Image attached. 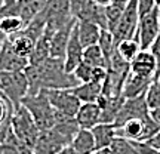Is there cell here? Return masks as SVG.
I'll return each instance as SVG.
<instances>
[{
	"instance_id": "7bdbcfd3",
	"label": "cell",
	"mask_w": 160,
	"mask_h": 154,
	"mask_svg": "<svg viewBox=\"0 0 160 154\" xmlns=\"http://www.w3.org/2000/svg\"><path fill=\"white\" fill-rule=\"evenodd\" d=\"M5 39H6L5 36H3V34H0V49H2V45H3V42H5Z\"/></svg>"
},
{
	"instance_id": "ffe728a7",
	"label": "cell",
	"mask_w": 160,
	"mask_h": 154,
	"mask_svg": "<svg viewBox=\"0 0 160 154\" xmlns=\"http://www.w3.org/2000/svg\"><path fill=\"white\" fill-rule=\"evenodd\" d=\"M76 30L77 36L83 47L98 45V40L101 36V27L98 24L88 22V21H76Z\"/></svg>"
},
{
	"instance_id": "ab89813d",
	"label": "cell",
	"mask_w": 160,
	"mask_h": 154,
	"mask_svg": "<svg viewBox=\"0 0 160 154\" xmlns=\"http://www.w3.org/2000/svg\"><path fill=\"white\" fill-rule=\"evenodd\" d=\"M95 3H98L99 6H102V7H105V6H108V5H111L114 0H93Z\"/></svg>"
},
{
	"instance_id": "ba28073f",
	"label": "cell",
	"mask_w": 160,
	"mask_h": 154,
	"mask_svg": "<svg viewBox=\"0 0 160 154\" xmlns=\"http://www.w3.org/2000/svg\"><path fill=\"white\" fill-rule=\"evenodd\" d=\"M160 31V9L154 7L153 11L139 18L137 28V34H135V40H137L141 51H148L151 43L156 40L157 34Z\"/></svg>"
},
{
	"instance_id": "e575fe53",
	"label": "cell",
	"mask_w": 160,
	"mask_h": 154,
	"mask_svg": "<svg viewBox=\"0 0 160 154\" xmlns=\"http://www.w3.org/2000/svg\"><path fill=\"white\" fill-rule=\"evenodd\" d=\"M137 5H138V15H139V18L150 13L156 7L154 0H137Z\"/></svg>"
},
{
	"instance_id": "d6a6232c",
	"label": "cell",
	"mask_w": 160,
	"mask_h": 154,
	"mask_svg": "<svg viewBox=\"0 0 160 154\" xmlns=\"http://www.w3.org/2000/svg\"><path fill=\"white\" fill-rule=\"evenodd\" d=\"M93 68L89 64L82 62L76 67V70L73 71V74L76 76V79L79 80V83H88V82H93Z\"/></svg>"
},
{
	"instance_id": "9c48e42d",
	"label": "cell",
	"mask_w": 160,
	"mask_h": 154,
	"mask_svg": "<svg viewBox=\"0 0 160 154\" xmlns=\"http://www.w3.org/2000/svg\"><path fill=\"white\" fill-rule=\"evenodd\" d=\"M138 22H139V15H138L137 0H129L126 3L125 11L122 13V18H120L119 24H117L114 33H113L116 45H119L122 40L135 39Z\"/></svg>"
},
{
	"instance_id": "3957f363",
	"label": "cell",
	"mask_w": 160,
	"mask_h": 154,
	"mask_svg": "<svg viewBox=\"0 0 160 154\" xmlns=\"http://www.w3.org/2000/svg\"><path fill=\"white\" fill-rule=\"evenodd\" d=\"M0 92L13 107H19L21 101L28 95V80L24 71H0Z\"/></svg>"
},
{
	"instance_id": "7402d4cb",
	"label": "cell",
	"mask_w": 160,
	"mask_h": 154,
	"mask_svg": "<svg viewBox=\"0 0 160 154\" xmlns=\"http://www.w3.org/2000/svg\"><path fill=\"white\" fill-rule=\"evenodd\" d=\"M70 145L77 154H92L97 151L95 139L91 129H80Z\"/></svg>"
},
{
	"instance_id": "7c38bea8",
	"label": "cell",
	"mask_w": 160,
	"mask_h": 154,
	"mask_svg": "<svg viewBox=\"0 0 160 154\" xmlns=\"http://www.w3.org/2000/svg\"><path fill=\"white\" fill-rule=\"evenodd\" d=\"M28 59L19 57L13 51L8 37L5 39L0 49V71H24L28 67Z\"/></svg>"
},
{
	"instance_id": "f1b7e54d",
	"label": "cell",
	"mask_w": 160,
	"mask_h": 154,
	"mask_svg": "<svg viewBox=\"0 0 160 154\" xmlns=\"http://www.w3.org/2000/svg\"><path fill=\"white\" fill-rule=\"evenodd\" d=\"M116 51L119 53V57L126 61V62H131L133 58L137 57L139 51H141V46L138 43L135 39H126V40H122L117 47H116Z\"/></svg>"
},
{
	"instance_id": "f35d334b",
	"label": "cell",
	"mask_w": 160,
	"mask_h": 154,
	"mask_svg": "<svg viewBox=\"0 0 160 154\" xmlns=\"http://www.w3.org/2000/svg\"><path fill=\"white\" fill-rule=\"evenodd\" d=\"M57 154H77L74 151V150L71 148V145H68V147H65V148H62L59 153H57Z\"/></svg>"
},
{
	"instance_id": "5bb4252c",
	"label": "cell",
	"mask_w": 160,
	"mask_h": 154,
	"mask_svg": "<svg viewBox=\"0 0 160 154\" xmlns=\"http://www.w3.org/2000/svg\"><path fill=\"white\" fill-rule=\"evenodd\" d=\"M83 51H85V47L80 43L79 36H77V30H76V24H74V28L71 31L68 45H67V49H65V58H64V65H65V70L68 73H73L76 70V67L83 61Z\"/></svg>"
},
{
	"instance_id": "b9f144b4",
	"label": "cell",
	"mask_w": 160,
	"mask_h": 154,
	"mask_svg": "<svg viewBox=\"0 0 160 154\" xmlns=\"http://www.w3.org/2000/svg\"><path fill=\"white\" fill-rule=\"evenodd\" d=\"M17 2H18V0H5V5H3V6H13Z\"/></svg>"
},
{
	"instance_id": "603a6c76",
	"label": "cell",
	"mask_w": 160,
	"mask_h": 154,
	"mask_svg": "<svg viewBox=\"0 0 160 154\" xmlns=\"http://www.w3.org/2000/svg\"><path fill=\"white\" fill-rule=\"evenodd\" d=\"M46 0H18L15 3V11H17V15H19L28 24L43 9Z\"/></svg>"
},
{
	"instance_id": "cb8c5ba5",
	"label": "cell",
	"mask_w": 160,
	"mask_h": 154,
	"mask_svg": "<svg viewBox=\"0 0 160 154\" xmlns=\"http://www.w3.org/2000/svg\"><path fill=\"white\" fill-rule=\"evenodd\" d=\"M13 104L0 92V142L5 141L8 132L11 129V120L13 114Z\"/></svg>"
},
{
	"instance_id": "ee69618b",
	"label": "cell",
	"mask_w": 160,
	"mask_h": 154,
	"mask_svg": "<svg viewBox=\"0 0 160 154\" xmlns=\"http://www.w3.org/2000/svg\"><path fill=\"white\" fill-rule=\"evenodd\" d=\"M154 3H156V7L160 9V0H154Z\"/></svg>"
},
{
	"instance_id": "44dd1931",
	"label": "cell",
	"mask_w": 160,
	"mask_h": 154,
	"mask_svg": "<svg viewBox=\"0 0 160 154\" xmlns=\"http://www.w3.org/2000/svg\"><path fill=\"white\" fill-rule=\"evenodd\" d=\"M71 91L80 99V102H97L98 98L102 95V83L98 82L79 83L77 86L71 87Z\"/></svg>"
},
{
	"instance_id": "f546056e",
	"label": "cell",
	"mask_w": 160,
	"mask_h": 154,
	"mask_svg": "<svg viewBox=\"0 0 160 154\" xmlns=\"http://www.w3.org/2000/svg\"><path fill=\"white\" fill-rule=\"evenodd\" d=\"M98 46L101 47V51H102V53L105 55V58L110 61L111 55L116 52V47H117L113 33L108 31V30H101V36H99V40H98Z\"/></svg>"
},
{
	"instance_id": "1f68e13d",
	"label": "cell",
	"mask_w": 160,
	"mask_h": 154,
	"mask_svg": "<svg viewBox=\"0 0 160 154\" xmlns=\"http://www.w3.org/2000/svg\"><path fill=\"white\" fill-rule=\"evenodd\" d=\"M110 150L113 151V154H138L133 142L122 137L116 138L114 142L110 145Z\"/></svg>"
},
{
	"instance_id": "30bf717a",
	"label": "cell",
	"mask_w": 160,
	"mask_h": 154,
	"mask_svg": "<svg viewBox=\"0 0 160 154\" xmlns=\"http://www.w3.org/2000/svg\"><path fill=\"white\" fill-rule=\"evenodd\" d=\"M70 142L52 126L51 129L40 131L37 141L33 147L34 154H57L62 148L68 147Z\"/></svg>"
},
{
	"instance_id": "60d3db41",
	"label": "cell",
	"mask_w": 160,
	"mask_h": 154,
	"mask_svg": "<svg viewBox=\"0 0 160 154\" xmlns=\"http://www.w3.org/2000/svg\"><path fill=\"white\" fill-rule=\"evenodd\" d=\"M92 154H113V151L110 148H102V150H97L95 153H92Z\"/></svg>"
},
{
	"instance_id": "2e32d148",
	"label": "cell",
	"mask_w": 160,
	"mask_h": 154,
	"mask_svg": "<svg viewBox=\"0 0 160 154\" xmlns=\"http://www.w3.org/2000/svg\"><path fill=\"white\" fill-rule=\"evenodd\" d=\"M123 102H125V97L123 95H119V97L101 95L98 98L97 104L101 108V123H114V120L117 117V114H119Z\"/></svg>"
},
{
	"instance_id": "5b68a950",
	"label": "cell",
	"mask_w": 160,
	"mask_h": 154,
	"mask_svg": "<svg viewBox=\"0 0 160 154\" xmlns=\"http://www.w3.org/2000/svg\"><path fill=\"white\" fill-rule=\"evenodd\" d=\"M40 13L45 18L46 30H51L53 33L65 24L74 21V17L71 15L70 0H46Z\"/></svg>"
},
{
	"instance_id": "4dcf8cb0",
	"label": "cell",
	"mask_w": 160,
	"mask_h": 154,
	"mask_svg": "<svg viewBox=\"0 0 160 154\" xmlns=\"http://www.w3.org/2000/svg\"><path fill=\"white\" fill-rule=\"evenodd\" d=\"M145 99L150 111L156 108H160V76L153 80V83L145 92Z\"/></svg>"
},
{
	"instance_id": "74e56055",
	"label": "cell",
	"mask_w": 160,
	"mask_h": 154,
	"mask_svg": "<svg viewBox=\"0 0 160 154\" xmlns=\"http://www.w3.org/2000/svg\"><path fill=\"white\" fill-rule=\"evenodd\" d=\"M145 142L148 144V145H151V147H154L156 150H159L160 151V132H157L153 138H150L148 141H145Z\"/></svg>"
},
{
	"instance_id": "8992f818",
	"label": "cell",
	"mask_w": 160,
	"mask_h": 154,
	"mask_svg": "<svg viewBox=\"0 0 160 154\" xmlns=\"http://www.w3.org/2000/svg\"><path fill=\"white\" fill-rule=\"evenodd\" d=\"M43 91H46L49 102L55 110V116L76 117L82 102L71 89H43Z\"/></svg>"
},
{
	"instance_id": "9a60e30c",
	"label": "cell",
	"mask_w": 160,
	"mask_h": 154,
	"mask_svg": "<svg viewBox=\"0 0 160 154\" xmlns=\"http://www.w3.org/2000/svg\"><path fill=\"white\" fill-rule=\"evenodd\" d=\"M74 24H76V19L68 24H65L61 28H58L52 34L51 37V57L52 58H61V59L65 58V49H67V45H68L71 31L74 28Z\"/></svg>"
},
{
	"instance_id": "ac0fdd59",
	"label": "cell",
	"mask_w": 160,
	"mask_h": 154,
	"mask_svg": "<svg viewBox=\"0 0 160 154\" xmlns=\"http://www.w3.org/2000/svg\"><path fill=\"white\" fill-rule=\"evenodd\" d=\"M76 120L82 129H92L101 123V108L97 102H82Z\"/></svg>"
},
{
	"instance_id": "d4e9b609",
	"label": "cell",
	"mask_w": 160,
	"mask_h": 154,
	"mask_svg": "<svg viewBox=\"0 0 160 154\" xmlns=\"http://www.w3.org/2000/svg\"><path fill=\"white\" fill-rule=\"evenodd\" d=\"M8 40H9L11 46L13 47V51L17 52L19 57L30 59L31 53H33V51H34L36 43L30 39L28 36H25L22 31H21V33H18V34H15V36L8 37Z\"/></svg>"
},
{
	"instance_id": "6da1fadb",
	"label": "cell",
	"mask_w": 160,
	"mask_h": 154,
	"mask_svg": "<svg viewBox=\"0 0 160 154\" xmlns=\"http://www.w3.org/2000/svg\"><path fill=\"white\" fill-rule=\"evenodd\" d=\"M28 80V95H36L43 89H71L79 85L73 73H68L64 59L52 58L39 64H28L24 70Z\"/></svg>"
},
{
	"instance_id": "d590c367",
	"label": "cell",
	"mask_w": 160,
	"mask_h": 154,
	"mask_svg": "<svg viewBox=\"0 0 160 154\" xmlns=\"http://www.w3.org/2000/svg\"><path fill=\"white\" fill-rule=\"evenodd\" d=\"M132 142L135 145L138 154H160L159 150H156L154 147L148 145L147 142H135V141H132Z\"/></svg>"
},
{
	"instance_id": "e0dca14e",
	"label": "cell",
	"mask_w": 160,
	"mask_h": 154,
	"mask_svg": "<svg viewBox=\"0 0 160 154\" xmlns=\"http://www.w3.org/2000/svg\"><path fill=\"white\" fill-rule=\"evenodd\" d=\"M151 83H153V79L133 74V73H131V70H129V74H128L125 83H123L122 95L125 97V99L137 98V97H139V95H144Z\"/></svg>"
},
{
	"instance_id": "836d02e7",
	"label": "cell",
	"mask_w": 160,
	"mask_h": 154,
	"mask_svg": "<svg viewBox=\"0 0 160 154\" xmlns=\"http://www.w3.org/2000/svg\"><path fill=\"white\" fill-rule=\"evenodd\" d=\"M148 51L151 52V55H153L154 59H156V76H154V79H157V77L160 76V31H159V34H157V37H156V40L151 43Z\"/></svg>"
},
{
	"instance_id": "f6af8a7d",
	"label": "cell",
	"mask_w": 160,
	"mask_h": 154,
	"mask_svg": "<svg viewBox=\"0 0 160 154\" xmlns=\"http://www.w3.org/2000/svg\"><path fill=\"white\" fill-rule=\"evenodd\" d=\"M3 5H5V0H0V7H3Z\"/></svg>"
},
{
	"instance_id": "d6986e66",
	"label": "cell",
	"mask_w": 160,
	"mask_h": 154,
	"mask_svg": "<svg viewBox=\"0 0 160 154\" xmlns=\"http://www.w3.org/2000/svg\"><path fill=\"white\" fill-rule=\"evenodd\" d=\"M91 132L93 135V139H95L97 150L110 148V145L114 142V139L117 138L116 126L113 123H99V125L93 126Z\"/></svg>"
},
{
	"instance_id": "52a82bcc",
	"label": "cell",
	"mask_w": 160,
	"mask_h": 154,
	"mask_svg": "<svg viewBox=\"0 0 160 154\" xmlns=\"http://www.w3.org/2000/svg\"><path fill=\"white\" fill-rule=\"evenodd\" d=\"M71 2V15L76 21H88L98 24L102 30H107V19L104 7L93 0H70Z\"/></svg>"
},
{
	"instance_id": "7a4b0ae2",
	"label": "cell",
	"mask_w": 160,
	"mask_h": 154,
	"mask_svg": "<svg viewBox=\"0 0 160 154\" xmlns=\"http://www.w3.org/2000/svg\"><path fill=\"white\" fill-rule=\"evenodd\" d=\"M21 104L28 110L39 131L51 129L55 125V110L49 102L46 91H40L36 95H27Z\"/></svg>"
},
{
	"instance_id": "83f0119b",
	"label": "cell",
	"mask_w": 160,
	"mask_h": 154,
	"mask_svg": "<svg viewBox=\"0 0 160 154\" xmlns=\"http://www.w3.org/2000/svg\"><path fill=\"white\" fill-rule=\"evenodd\" d=\"M125 6H126V3L114 0L111 5L104 7L105 19H107V30H108V31L114 33L116 27H117V24H119L120 18H122V13H123V11H125Z\"/></svg>"
},
{
	"instance_id": "4fadbf2b",
	"label": "cell",
	"mask_w": 160,
	"mask_h": 154,
	"mask_svg": "<svg viewBox=\"0 0 160 154\" xmlns=\"http://www.w3.org/2000/svg\"><path fill=\"white\" fill-rule=\"evenodd\" d=\"M129 70L133 74L148 77V79L154 80V76H156L154 57L151 55L150 51H139V53L129 62Z\"/></svg>"
},
{
	"instance_id": "4316f807",
	"label": "cell",
	"mask_w": 160,
	"mask_h": 154,
	"mask_svg": "<svg viewBox=\"0 0 160 154\" xmlns=\"http://www.w3.org/2000/svg\"><path fill=\"white\" fill-rule=\"evenodd\" d=\"M83 62L89 64L91 67H101V68H108V59L102 53L101 47L98 45L85 47L83 51Z\"/></svg>"
},
{
	"instance_id": "8fae6325",
	"label": "cell",
	"mask_w": 160,
	"mask_h": 154,
	"mask_svg": "<svg viewBox=\"0 0 160 154\" xmlns=\"http://www.w3.org/2000/svg\"><path fill=\"white\" fill-rule=\"evenodd\" d=\"M147 116H150V108H148V105H147V99H145V93H144V95H139L137 98L125 99V102L122 105V108H120L119 114H117L113 125L117 129L123 123H126L128 120L144 119Z\"/></svg>"
},
{
	"instance_id": "484cf974",
	"label": "cell",
	"mask_w": 160,
	"mask_h": 154,
	"mask_svg": "<svg viewBox=\"0 0 160 154\" xmlns=\"http://www.w3.org/2000/svg\"><path fill=\"white\" fill-rule=\"evenodd\" d=\"M27 22L19 15H5L0 18V34L5 37H11L21 33L25 28Z\"/></svg>"
},
{
	"instance_id": "277c9868",
	"label": "cell",
	"mask_w": 160,
	"mask_h": 154,
	"mask_svg": "<svg viewBox=\"0 0 160 154\" xmlns=\"http://www.w3.org/2000/svg\"><path fill=\"white\" fill-rule=\"evenodd\" d=\"M11 127L13 133L17 135L22 142H25L27 145H30L31 148L34 147L37 137H39V127L34 123V120L31 117V114L28 113V110L24 107L22 104L19 107L13 108V114H12L11 120Z\"/></svg>"
},
{
	"instance_id": "8d00e7d4",
	"label": "cell",
	"mask_w": 160,
	"mask_h": 154,
	"mask_svg": "<svg viewBox=\"0 0 160 154\" xmlns=\"http://www.w3.org/2000/svg\"><path fill=\"white\" fill-rule=\"evenodd\" d=\"M0 154H19L17 150L8 142H0Z\"/></svg>"
}]
</instances>
